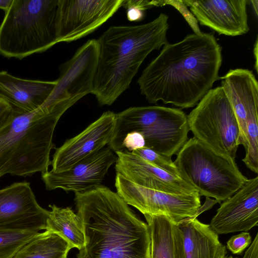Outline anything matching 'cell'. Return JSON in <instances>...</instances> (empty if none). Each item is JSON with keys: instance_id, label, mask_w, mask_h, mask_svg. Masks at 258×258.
I'll list each match as a JSON object with an SVG mask.
<instances>
[{"instance_id": "obj_1", "label": "cell", "mask_w": 258, "mask_h": 258, "mask_svg": "<svg viewBox=\"0 0 258 258\" xmlns=\"http://www.w3.org/2000/svg\"><path fill=\"white\" fill-rule=\"evenodd\" d=\"M222 61V49L213 34H189L178 42L164 45L137 82L150 103L161 101L191 108L219 79Z\"/></svg>"}, {"instance_id": "obj_2", "label": "cell", "mask_w": 258, "mask_h": 258, "mask_svg": "<svg viewBox=\"0 0 258 258\" xmlns=\"http://www.w3.org/2000/svg\"><path fill=\"white\" fill-rule=\"evenodd\" d=\"M75 195L85 238L78 258H151L148 224L117 192L101 185Z\"/></svg>"}, {"instance_id": "obj_3", "label": "cell", "mask_w": 258, "mask_h": 258, "mask_svg": "<svg viewBox=\"0 0 258 258\" xmlns=\"http://www.w3.org/2000/svg\"><path fill=\"white\" fill-rule=\"evenodd\" d=\"M169 17L137 26H111L97 41L98 57L92 94L100 106L111 105L130 86L152 51L167 44Z\"/></svg>"}, {"instance_id": "obj_4", "label": "cell", "mask_w": 258, "mask_h": 258, "mask_svg": "<svg viewBox=\"0 0 258 258\" xmlns=\"http://www.w3.org/2000/svg\"><path fill=\"white\" fill-rule=\"evenodd\" d=\"M64 112L41 106L26 113L16 114L0 128V178L6 174L27 177L45 173L55 149L53 135Z\"/></svg>"}, {"instance_id": "obj_5", "label": "cell", "mask_w": 258, "mask_h": 258, "mask_svg": "<svg viewBox=\"0 0 258 258\" xmlns=\"http://www.w3.org/2000/svg\"><path fill=\"white\" fill-rule=\"evenodd\" d=\"M58 0H13L0 25V54L21 60L58 43Z\"/></svg>"}, {"instance_id": "obj_6", "label": "cell", "mask_w": 258, "mask_h": 258, "mask_svg": "<svg viewBox=\"0 0 258 258\" xmlns=\"http://www.w3.org/2000/svg\"><path fill=\"white\" fill-rule=\"evenodd\" d=\"M180 175L201 196L221 203L235 193L247 178L235 160L221 155L191 138L176 154L174 161Z\"/></svg>"}, {"instance_id": "obj_7", "label": "cell", "mask_w": 258, "mask_h": 258, "mask_svg": "<svg viewBox=\"0 0 258 258\" xmlns=\"http://www.w3.org/2000/svg\"><path fill=\"white\" fill-rule=\"evenodd\" d=\"M187 116L195 138L216 153L235 160L241 145L240 131L221 86L209 91Z\"/></svg>"}, {"instance_id": "obj_8", "label": "cell", "mask_w": 258, "mask_h": 258, "mask_svg": "<svg viewBox=\"0 0 258 258\" xmlns=\"http://www.w3.org/2000/svg\"><path fill=\"white\" fill-rule=\"evenodd\" d=\"M115 186L127 204L143 215H165L176 224L197 217L201 208V196L198 191L179 195L164 192L136 184L118 173Z\"/></svg>"}, {"instance_id": "obj_9", "label": "cell", "mask_w": 258, "mask_h": 258, "mask_svg": "<svg viewBox=\"0 0 258 258\" xmlns=\"http://www.w3.org/2000/svg\"><path fill=\"white\" fill-rule=\"evenodd\" d=\"M122 0H58V42H70L92 33L121 7Z\"/></svg>"}, {"instance_id": "obj_10", "label": "cell", "mask_w": 258, "mask_h": 258, "mask_svg": "<svg viewBox=\"0 0 258 258\" xmlns=\"http://www.w3.org/2000/svg\"><path fill=\"white\" fill-rule=\"evenodd\" d=\"M48 213L37 202L28 182L0 189V231L45 230Z\"/></svg>"}, {"instance_id": "obj_11", "label": "cell", "mask_w": 258, "mask_h": 258, "mask_svg": "<svg viewBox=\"0 0 258 258\" xmlns=\"http://www.w3.org/2000/svg\"><path fill=\"white\" fill-rule=\"evenodd\" d=\"M187 116L180 109L146 106V120L141 133L145 147L170 157L176 155L188 140Z\"/></svg>"}, {"instance_id": "obj_12", "label": "cell", "mask_w": 258, "mask_h": 258, "mask_svg": "<svg viewBox=\"0 0 258 258\" xmlns=\"http://www.w3.org/2000/svg\"><path fill=\"white\" fill-rule=\"evenodd\" d=\"M117 156L108 146L80 160L70 168L61 172L51 170L41 174L48 190L57 188L83 193L95 188L103 181Z\"/></svg>"}, {"instance_id": "obj_13", "label": "cell", "mask_w": 258, "mask_h": 258, "mask_svg": "<svg viewBox=\"0 0 258 258\" xmlns=\"http://www.w3.org/2000/svg\"><path fill=\"white\" fill-rule=\"evenodd\" d=\"M115 114L110 111L104 112L81 133L55 148L50 170L55 172L66 170L108 145L113 133Z\"/></svg>"}, {"instance_id": "obj_14", "label": "cell", "mask_w": 258, "mask_h": 258, "mask_svg": "<svg viewBox=\"0 0 258 258\" xmlns=\"http://www.w3.org/2000/svg\"><path fill=\"white\" fill-rule=\"evenodd\" d=\"M258 223V177L247 179L231 197L222 202L209 226L216 234L247 232Z\"/></svg>"}, {"instance_id": "obj_15", "label": "cell", "mask_w": 258, "mask_h": 258, "mask_svg": "<svg viewBox=\"0 0 258 258\" xmlns=\"http://www.w3.org/2000/svg\"><path fill=\"white\" fill-rule=\"evenodd\" d=\"M197 21L219 35L237 36L249 30L248 0H184Z\"/></svg>"}, {"instance_id": "obj_16", "label": "cell", "mask_w": 258, "mask_h": 258, "mask_svg": "<svg viewBox=\"0 0 258 258\" xmlns=\"http://www.w3.org/2000/svg\"><path fill=\"white\" fill-rule=\"evenodd\" d=\"M115 153L116 173L136 184L173 194L197 191L181 176L167 172L132 152L123 150Z\"/></svg>"}, {"instance_id": "obj_17", "label": "cell", "mask_w": 258, "mask_h": 258, "mask_svg": "<svg viewBox=\"0 0 258 258\" xmlns=\"http://www.w3.org/2000/svg\"><path fill=\"white\" fill-rule=\"evenodd\" d=\"M219 79L238 121L244 147L247 125L258 121L257 80L251 71L245 69L230 70Z\"/></svg>"}, {"instance_id": "obj_18", "label": "cell", "mask_w": 258, "mask_h": 258, "mask_svg": "<svg viewBox=\"0 0 258 258\" xmlns=\"http://www.w3.org/2000/svg\"><path fill=\"white\" fill-rule=\"evenodd\" d=\"M56 84L55 81L19 78L0 71V99L7 103L13 113L34 111L46 101Z\"/></svg>"}, {"instance_id": "obj_19", "label": "cell", "mask_w": 258, "mask_h": 258, "mask_svg": "<svg viewBox=\"0 0 258 258\" xmlns=\"http://www.w3.org/2000/svg\"><path fill=\"white\" fill-rule=\"evenodd\" d=\"M151 239V258H186L183 235L178 224L162 215H144Z\"/></svg>"}, {"instance_id": "obj_20", "label": "cell", "mask_w": 258, "mask_h": 258, "mask_svg": "<svg viewBox=\"0 0 258 258\" xmlns=\"http://www.w3.org/2000/svg\"><path fill=\"white\" fill-rule=\"evenodd\" d=\"M183 235L186 258H223L226 246L218 235L196 217L188 218L177 224Z\"/></svg>"}, {"instance_id": "obj_21", "label": "cell", "mask_w": 258, "mask_h": 258, "mask_svg": "<svg viewBox=\"0 0 258 258\" xmlns=\"http://www.w3.org/2000/svg\"><path fill=\"white\" fill-rule=\"evenodd\" d=\"M45 230L58 235L70 245L79 250L84 247L85 238L84 228L80 217L70 207L59 208L55 205H49Z\"/></svg>"}, {"instance_id": "obj_22", "label": "cell", "mask_w": 258, "mask_h": 258, "mask_svg": "<svg viewBox=\"0 0 258 258\" xmlns=\"http://www.w3.org/2000/svg\"><path fill=\"white\" fill-rule=\"evenodd\" d=\"M72 248L58 235L45 230L25 244L13 258H67Z\"/></svg>"}, {"instance_id": "obj_23", "label": "cell", "mask_w": 258, "mask_h": 258, "mask_svg": "<svg viewBox=\"0 0 258 258\" xmlns=\"http://www.w3.org/2000/svg\"><path fill=\"white\" fill-rule=\"evenodd\" d=\"M39 232L35 230L0 231V258H13L20 249Z\"/></svg>"}, {"instance_id": "obj_24", "label": "cell", "mask_w": 258, "mask_h": 258, "mask_svg": "<svg viewBox=\"0 0 258 258\" xmlns=\"http://www.w3.org/2000/svg\"><path fill=\"white\" fill-rule=\"evenodd\" d=\"M132 152L167 172L180 176L177 167L170 157L161 155L146 147L136 150Z\"/></svg>"}, {"instance_id": "obj_25", "label": "cell", "mask_w": 258, "mask_h": 258, "mask_svg": "<svg viewBox=\"0 0 258 258\" xmlns=\"http://www.w3.org/2000/svg\"><path fill=\"white\" fill-rule=\"evenodd\" d=\"M252 242L250 233L242 232L232 236L227 242V248L234 254H240Z\"/></svg>"}, {"instance_id": "obj_26", "label": "cell", "mask_w": 258, "mask_h": 258, "mask_svg": "<svg viewBox=\"0 0 258 258\" xmlns=\"http://www.w3.org/2000/svg\"><path fill=\"white\" fill-rule=\"evenodd\" d=\"M163 6L170 5L176 9L184 17L195 33L200 34L202 32L197 24V20L194 15L187 10L183 1H163Z\"/></svg>"}, {"instance_id": "obj_27", "label": "cell", "mask_w": 258, "mask_h": 258, "mask_svg": "<svg viewBox=\"0 0 258 258\" xmlns=\"http://www.w3.org/2000/svg\"><path fill=\"white\" fill-rule=\"evenodd\" d=\"M145 147L144 138L141 133L138 132H133L127 134L122 142L123 150H127L130 152Z\"/></svg>"}, {"instance_id": "obj_28", "label": "cell", "mask_w": 258, "mask_h": 258, "mask_svg": "<svg viewBox=\"0 0 258 258\" xmlns=\"http://www.w3.org/2000/svg\"><path fill=\"white\" fill-rule=\"evenodd\" d=\"M13 115V112L10 106L0 99V128L10 120Z\"/></svg>"}, {"instance_id": "obj_29", "label": "cell", "mask_w": 258, "mask_h": 258, "mask_svg": "<svg viewBox=\"0 0 258 258\" xmlns=\"http://www.w3.org/2000/svg\"><path fill=\"white\" fill-rule=\"evenodd\" d=\"M128 20L131 22H138L143 19L145 11L134 7H128L125 8Z\"/></svg>"}, {"instance_id": "obj_30", "label": "cell", "mask_w": 258, "mask_h": 258, "mask_svg": "<svg viewBox=\"0 0 258 258\" xmlns=\"http://www.w3.org/2000/svg\"><path fill=\"white\" fill-rule=\"evenodd\" d=\"M243 258H258V233L246 249Z\"/></svg>"}, {"instance_id": "obj_31", "label": "cell", "mask_w": 258, "mask_h": 258, "mask_svg": "<svg viewBox=\"0 0 258 258\" xmlns=\"http://www.w3.org/2000/svg\"><path fill=\"white\" fill-rule=\"evenodd\" d=\"M13 0H0V9L7 12L11 8Z\"/></svg>"}, {"instance_id": "obj_32", "label": "cell", "mask_w": 258, "mask_h": 258, "mask_svg": "<svg viewBox=\"0 0 258 258\" xmlns=\"http://www.w3.org/2000/svg\"><path fill=\"white\" fill-rule=\"evenodd\" d=\"M257 37H256V41L255 42V43L254 44V48H253V54L255 58V65H254V68L256 70V72H257Z\"/></svg>"}, {"instance_id": "obj_33", "label": "cell", "mask_w": 258, "mask_h": 258, "mask_svg": "<svg viewBox=\"0 0 258 258\" xmlns=\"http://www.w3.org/2000/svg\"><path fill=\"white\" fill-rule=\"evenodd\" d=\"M249 2L251 3L255 14V16L257 17L258 13V1L257 0H251L249 1Z\"/></svg>"}, {"instance_id": "obj_34", "label": "cell", "mask_w": 258, "mask_h": 258, "mask_svg": "<svg viewBox=\"0 0 258 258\" xmlns=\"http://www.w3.org/2000/svg\"><path fill=\"white\" fill-rule=\"evenodd\" d=\"M223 258H237V257H233L232 255H230V256H225Z\"/></svg>"}]
</instances>
